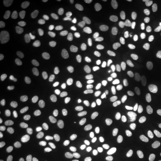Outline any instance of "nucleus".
<instances>
[{
	"instance_id": "9",
	"label": "nucleus",
	"mask_w": 161,
	"mask_h": 161,
	"mask_svg": "<svg viewBox=\"0 0 161 161\" xmlns=\"http://www.w3.org/2000/svg\"><path fill=\"white\" fill-rule=\"evenodd\" d=\"M82 113L84 116L88 117H96L102 113V107L98 101H90L84 107Z\"/></svg>"
},
{
	"instance_id": "29",
	"label": "nucleus",
	"mask_w": 161,
	"mask_h": 161,
	"mask_svg": "<svg viewBox=\"0 0 161 161\" xmlns=\"http://www.w3.org/2000/svg\"><path fill=\"white\" fill-rule=\"evenodd\" d=\"M150 86L152 89L160 90H161V77H158L153 79L150 82Z\"/></svg>"
},
{
	"instance_id": "25",
	"label": "nucleus",
	"mask_w": 161,
	"mask_h": 161,
	"mask_svg": "<svg viewBox=\"0 0 161 161\" xmlns=\"http://www.w3.org/2000/svg\"><path fill=\"white\" fill-rule=\"evenodd\" d=\"M108 44L110 48H112L114 50H116V51H119V50L122 49V48H123V43H122V42L119 38L115 37H111L108 38Z\"/></svg>"
},
{
	"instance_id": "8",
	"label": "nucleus",
	"mask_w": 161,
	"mask_h": 161,
	"mask_svg": "<svg viewBox=\"0 0 161 161\" xmlns=\"http://www.w3.org/2000/svg\"><path fill=\"white\" fill-rule=\"evenodd\" d=\"M26 37V29L23 26H19L14 30L10 39V45L13 48H18L23 45Z\"/></svg>"
},
{
	"instance_id": "13",
	"label": "nucleus",
	"mask_w": 161,
	"mask_h": 161,
	"mask_svg": "<svg viewBox=\"0 0 161 161\" xmlns=\"http://www.w3.org/2000/svg\"><path fill=\"white\" fill-rule=\"evenodd\" d=\"M123 111L127 116L130 118H135L141 111V106L135 102H130L125 104L123 107Z\"/></svg>"
},
{
	"instance_id": "7",
	"label": "nucleus",
	"mask_w": 161,
	"mask_h": 161,
	"mask_svg": "<svg viewBox=\"0 0 161 161\" xmlns=\"http://www.w3.org/2000/svg\"><path fill=\"white\" fill-rule=\"evenodd\" d=\"M61 96L64 105L66 108H71L75 105L76 100H77V96L75 95L72 86L66 84L63 86L61 90Z\"/></svg>"
},
{
	"instance_id": "4",
	"label": "nucleus",
	"mask_w": 161,
	"mask_h": 161,
	"mask_svg": "<svg viewBox=\"0 0 161 161\" xmlns=\"http://www.w3.org/2000/svg\"><path fill=\"white\" fill-rule=\"evenodd\" d=\"M97 32V29L95 25H90L78 33V40L81 46H89L93 40Z\"/></svg>"
},
{
	"instance_id": "3",
	"label": "nucleus",
	"mask_w": 161,
	"mask_h": 161,
	"mask_svg": "<svg viewBox=\"0 0 161 161\" xmlns=\"http://www.w3.org/2000/svg\"><path fill=\"white\" fill-rule=\"evenodd\" d=\"M40 79L44 84L48 85L54 84L59 78V73L57 70L52 69L49 66L43 65L39 68Z\"/></svg>"
},
{
	"instance_id": "26",
	"label": "nucleus",
	"mask_w": 161,
	"mask_h": 161,
	"mask_svg": "<svg viewBox=\"0 0 161 161\" xmlns=\"http://www.w3.org/2000/svg\"><path fill=\"white\" fill-rule=\"evenodd\" d=\"M136 69V65L132 62H128L124 64L123 67H122V74L125 76L130 75L133 74Z\"/></svg>"
},
{
	"instance_id": "16",
	"label": "nucleus",
	"mask_w": 161,
	"mask_h": 161,
	"mask_svg": "<svg viewBox=\"0 0 161 161\" xmlns=\"http://www.w3.org/2000/svg\"><path fill=\"white\" fill-rule=\"evenodd\" d=\"M128 40L133 46L137 49H145L147 46L146 41L142 37L135 33H130L128 35Z\"/></svg>"
},
{
	"instance_id": "10",
	"label": "nucleus",
	"mask_w": 161,
	"mask_h": 161,
	"mask_svg": "<svg viewBox=\"0 0 161 161\" xmlns=\"http://www.w3.org/2000/svg\"><path fill=\"white\" fill-rule=\"evenodd\" d=\"M29 42L34 47H41L44 43V33L41 27H36L29 36Z\"/></svg>"
},
{
	"instance_id": "2",
	"label": "nucleus",
	"mask_w": 161,
	"mask_h": 161,
	"mask_svg": "<svg viewBox=\"0 0 161 161\" xmlns=\"http://www.w3.org/2000/svg\"><path fill=\"white\" fill-rule=\"evenodd\" d=\"M33 4L31 0H11L9 1V9L12 15L17 17L25 16L29 12Z\"/></svg>"
},
{
	"instance_id": "6",
	"label": "nucleus",
	"mask_w": 161,
	"mask_h": 161,
	"mask_svg": "<svg viewBox=\"0 0 161 161\" xmlns=\"http://www.w3.org/2000/svg\"><path fill=\"white\" fill-rule=\"evenodd\" d=\"M74 11V6L69 3L62 4L54 11V17L57 21H65L72 16Z\"/></svg>"
},
{
	"instance_id": "1",
	"label": "nucleus",
	"mask_w": 161,
	"mask_h": 161,
	"mask_svg": "<svg viewBox=\"0 0 161 161\" xmlns=\"http://www.w3.org/2000/svg\"><path fill=\"white\" fill-rule=\"evenodd\" d=\"M24 98L23 84L19 78L7 77L0 84V100L5 109H12L21 104Z\"/></svg>"
},
{
	"instance_id": "15",
	"label": "nucleus",
	"mask_w": 161,
	"mask_h": 161,
	"mask_svg": "<svg viewBox=\"0 0 161 161\" xmlns=\"http://www.w3.org/2000/svg\"><path fill=\"white\" fill-rule=\"evenodd\" d=\"M160 25L158 21L155 19L150 20L148 23L146 24V35L148 37L154 38L158 36L160 31Z\"/></svg>"
},
{
	"instance_id": "23",
	"label": "nucleus",
	"mask_w": 161,
	"mask_h": 161,
	"mask_svg": "<svg viewBox=\"0 0 161 161\" xmlns=\"http://www.w3.org/2000/svg\"><path fill=\"white\" fill-rule=\"evenodd\" d=\"M72 87H73L74 91H75V95L78 98L84 99V98H87L88 95H89V91H88L87 89H84V88L81 87L78 84V82H74Z\"/></svg>"
},
{
	"instance_id": "11",
	"label": "nucleus",
	"mask_w": 161,
	"mask_h": 161,
	"mask_svg": "<svg viewBox=\"0 0 161 161\" xmlns=\"http://www.w3.org/2000/svg\"><path fill=\"white\" fill-rule=\"evenodd\" d=\"M64 34V29L60 26H56L50 30L49 32V39L52 45L55 47L60 46L63 40Z\"/></svg>"
},
{
	"instance_id": "30",
	"label": "nucleus",
	"mask_w": 161,
	"mask_h": 161,
	"mask_svg": "<svg viewBox=\"0 0 161 161\" xmlns=\"http://www.w3.org/2000/svg\"><path fill=\"white\" fill-rule=\"evenodd\" d=\"M119 3V0H106V3L110 5H116Z\"/></svg>"
},
{
	"instance_id": "28",
	"label": "nucleus",
	"mask_w": 161,
	"mask_h": 161,
	"mask_svg": "<svg viewBox=\"0 0 161 161\" xmlns=\"http://www.w3.org/2000/svg\"><path fill=\"white\" fill-rule=\"evenodd\" d=\"M9 145L10 139L6 135L1 134V136H0V151L3 152V151L5 150L6 148H8Z\"/></svg>"
},
{
	"instance_id": "27",
	"label": "nucleus",
	"mask_w": 161,
	"mask_h": 161,
	"mask_svg": "<svg viewBox=\"0 0 161 161\" xmlns=\"http://www.w3.org/2000/svg\"><path fill=\"white\" fill-rule=\"evenodd\" d=\"M154 137L156 142L161 146V122L155 125L154 131Z\"/></svg>"
},
{
	"instance_id": "32",
	"label": "nucleus",
	"mask_w": 161,
	"mask_h": 161,
	"mask_svg": "<svg viewBox=\"0 0 161 161\" xmlns=\"http://www.w3.org/2000/svg\"><path fill=\"white\" fill-rule=\"evenodd\" d=\"M158 49H159V50H160V51H161V45H160V46H159Z\"/></svg>"
},
{
	"instance_id": "19",
	"label": "nucleus",
	"mask_w": 161,
	"mask_h": 161,
	"mask_svg": "<svg viewBox=\"0 0 161 161\" xmlns=\"http://www.w3.org/2000/svg\"><path fill=\"white\" fill-rule=\"evenodd\" d=\"M95 76L98 87L101 90H106L109 86L110 79L107 74L102 71H98Z\"/></svg>"
},
{
	"instance_id": "20",
	"label": "nucleus",
	"mask_w": 161,
	"mask_h": 161,
	"mask_svg": "<svg viewBox=\"0 0 161 161\" xmlns=\"http://www.w3.org/2000/svg\"><path fill=\"white\" fill-rule=\"evenodd\" d=\"M14 60L13 58L9 54L5 52H2L0 54V69H8L13 66Z\"/></svg>"
},
{
	"instance_id": "31",
	"label": "nucleus",
	"mask_w": 161,
	"mask_h": 161,
	"mask_svg": "<svg viewBox=\"0 0 161 161\" xmlns=\"http://www.w3.org/2000/svg\"><path fill=\"white\" fill-rule=\"evenodd\" d=\"M142 2L145 3H152V0H143Z\"/></svg>"
},
{
	"instance_id": "18",
	"label": "nucleus",
	"mask_w": 161,
	"mask_h": 161,
	"mask_svg": "<svg viewBox=\"0 0 161 161\" xmlns=\"http://www.w3.org/2000/svg\"><path fill=\"white\" fill-rule=\"evenodd\" d=\"M46 61L52 66H58L62 65L65 62V57L59 53H51L46 56Z\"/></svg>"
},
{
	"instance_id": "14",
	"label": "nucleus",
	"mask_w": 161,
	"mask_h": 161,
	"mask_svg": "<svg viewBox=\"0 0 161 161\" xmlns=\"http://www.w3.org/2000/svg\"><path fill=\"white\" fill-rule=\"evenodd\" d=\"M37 154L42 161H55L56 160L55 154L46 146H42L38 148Z\"/></svg>"
},
{
	"instance_id": "21",
	"label": "nucleus",
	"mask_w": 161,
	"mask_h": 161,
	"mask_svg": "<svg viewBox=\"0 0 161 161\" xmlns=\"http://www.w3.org/2000/svg\"><path fill=\"white\" fill-rule=\"evenodd\" d=\"M96 57L97 59L102 61L110 60L114 57V53L111 50L107 48H100L96 52Z\"/></svg>"
},
{
	"instance_id": "24",
	"label": "nucleus",
	"mask_w": 161,
	"mask_h": 161,
	"mask_svg": "<svg viewBox=\"0 0 161 161\" xmlns=\"http://www.w3.org/2000/svg\"><path fill=\"white\" fill-rule=\"evenodd\" d=\"M79 156L82 161H98L96 154L87 148H84L80 151Z\"/></svg>"
},
{
	"instance_id": "12",
	"label": "nucleus",
	"mask_w": 161,
	"mask_h": 161,
	"mask_svg": "<svg viewBox=\"0 0 161 161\" xmlns=\"http://www.w3.org/2000/svg\"><path fill=\"white\" fill-rule=\"evenodd\" d=\"M42 135H43V137L45 139L49 144H51L52 146H58V145L60 143V136L58 135V133L56 132L55 130L52 129V128H43V130H42Z\"/></svg>"
},
{
	"instance_id": "17",
	"label": "nucleus",
	"mask_w": 161,
	"mask_h": 161,
	"mask_svg": "<svg viewBox=\"0 0 161 161\" xmlns=\"http://www.w3.org/2000/svg\"><path fill=\"white\" fill-rule=\"evenodd\" d=\"M120 84L126 91L130 93H136L140 88V85L137 82L130 79H126V78H122L120 80Z\"/></svg>"
},
{
	"instance_id": "5",
	"label": "nucleus",
	"mask_w": 161,
	"mask_h": 161,
	"mask_svg": "<svg viewBox=\"0 0 161 161\" xmlns=\"http://www.w3.org/2000/svg\"><path fill=\"white\" fill-rule=\"evenodd\" d=\"M105 140L110 147L116 149L123 148L125 144L124 136L116 130H110L106 134Z\"/></svg>"
},
{
	"instance_id": "22",
	"label": "nucleus",
	"mask_w": 161,
	"mask_h": 161,
	"mask_svg": "<svg viewBox=\"0 0 161 161\" xmlns=\"http://www.w3.org/2000/svg\"><path fill=\"white\" fill-rule=\"evenodd\" d=\"M158 72V67L152 64H144L139 68L138 72L142 75H152Z\"/></svg>"
}]
</instances>
